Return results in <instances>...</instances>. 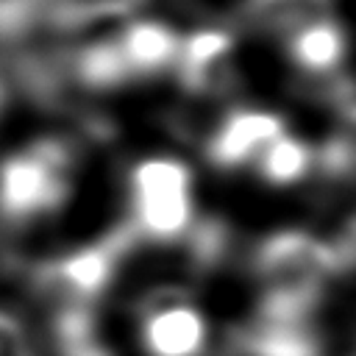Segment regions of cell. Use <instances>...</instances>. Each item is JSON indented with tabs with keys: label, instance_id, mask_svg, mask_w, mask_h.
<instances>
[{
	"label": "cell",
	"instance_id": "cell-7",
	"mask_svg": "<svg viewBox=\"0 0 356 356\" xmlns=\"http://www.w3.org/2000/svg\"><path fill=\"white\" fill-rule=\"evenodd\" d=\"M181 78L197 92H222L231 83V36L200 31L181 42L175 58Z\"/></svg>",
	"mask_w": 356,
	"mask_h": 356
},
{
	"label": "cell",
	"instance_id": "cell-11",
	"mask_svg": "<svg viewBox=\"0 0 356 356\" xmlns=\"http://www.w3.org/2000/svg\"><path fill=\"white\" fill-rule=\"evenodd\" d=\"M314 156L309 150L306 142H300L298 136H289L286 131L273 139L261 153L259 159L253 161L256 172L267 181V184H275V186H286V184H295L300 181L309 167H312Z\"/></svg>",
	"mask_w": 356,
	"mask_h": 356
},
{
	"label": "cell",
	"instance_id": "cell-9",
	"mask_svg": "<svg viewBox=\"0 0 356 356\" xmlns=\"http://www.w3.org/2000/svg\"><path fill=\"white\" fill-rule=\"evenodd\" d=\"M286 50L292 61L306 72H331L345 56V33L334 19L323 17L292 31Z\"/></svg>",
	"mask_w": 356,
	"mask_h": 356
},
{
	"label": "cell",
	"instance_id": "cell-6",
	"mask_svg": "<svg viewBox=\"0 0 356 356\" xmlns=\"http://www.w3.org/2000/svg\"><path fill=\"white\" fill-rule=\"evenodd\" d=\"M284 134V120L273 111L261 108H239L231 111L217 131L209 136L206 153L220 167L253 164L259 153Z\"/></svg>",
	"mask_w": 356,
	"mask_h": 356
},
{
	"label": "cell",
	"instance_id": "cell-8",
	"mask_svg": "<svg viewBox=\"0 0 356 356\" xmlns=\"http://www.w3.org/2000/svg\"><path fill=\"white\" fill-rule=\"evenodd\" d=\"M117 44L134 75V72H156L175 64L181 39L167 25L142 19L125 25V31L117 36Z\"/></svg>",
	"mask_w": 356,
	"mask_h": 356
},
{
	"label": "cell",
	"instance_id": "cell-2",
	"mask_svg": "<svg viewBox=\"0 0 356 356\" xmlns=\"http://www.w3.org/2000/svg\"><path fill=\"white\" fill-rule=\"evenodd\" d=\"M131 217L134 228L150 239H178L192 225L195 195L192 172L184 161L170 156H150L134 164L131 178Z\"/></svg>",
	"mask_w": 356,
	"mask_h": 356
},
{
	"label": "cell",
	"instance_id": "cell-5",
	"mask_svg": "<svg viewBox=\"0 0 356 356\" xmlns=\"http://www.w3.org/2000/svg\"><path fill=\"white\" fill-rule=\"evenodd\" d=\"M139 337L147 356H200L209 339V323L195 303L170 298L142 314Z\"/></svg>",
	"mask_w": 356,
	"mask_h": 356
},
{
	"label": "cell",
	"instance_id": "cell-1",
	"mask_svg": "<svg viewBox=\"0 0 356 356\" xmlns=\"http://www.w3.org/2000/svg\"><path fill=\"white\" fill-rule=\"evenodd\" d=\"M270 320H298L317 300L334 273L331 248L303 231H278L267 236L253 259Z\"/></svg>",
	"mask_w": 356,
	"mask_h": 356
},
{
	"label": "cell",
	"instance_id": "cell-15",
	"mask_svg": "<svg viewBox=\"0 0 356 356\" xmlns=\"http://www.w3.org/2000/svg\"><path fill=\"white\" fill-rule=\"evenodd\" d=\"M342 139H345V145L350 147V153H353V161H356V106L350 108V120H348V134H345Z\"/></svg>",
	"mask_w": 356,
	"mask_h": 356
},
{
	"label": "cell",
	"instance_id": "cell-12",
	"mask_svg": "<svg viewBox=\"0 0 356 356\" xmlns=\"http://www.w3.org/2000/svg\"><path fill=\"white\" fill-rule=\"evenodd\" d=\"M75 72L86 86H114L131 75L117 39H97L75 56Z\"/></svg>",
	"mask_w": 356,
	"mask_h": 356
},
{
	"label": "cell",
	"instance_id": "cell-13",
	"mask_svg": "<svg viewBox=\"0 0 356 356\" xmlns=\"http://www.w3.org/2000/svg\"><path fill=\"white\" fill-rule=\"evenodd\" d=\"M248 356H317L314 342L295 320H270L250 334Z\"/></svg>",
	"mask_w": 356,
	"mask_h": 356
},
{
	"label": "cell",
	"instance_id": "cell-3",
	"mask_svg": "<svg viewBox=\"0 0 356 356\" xmlns=\"http://www.w3.org/2000/svg\"><path fill=\"white\" fill-rule=\"evenodd\" d=\"M70 189V159L58 142H36L0 161V211L25 222L53 211Z\"/></svg>",
	"mask_w": 356,
	"mask_h": 356
},
{
	"label": "cell",
	"instance_id": "cell-10",
	"mask_svg": "<svg viewBox=\"0 0 356 356\" xmlns=\"http://www.w3.org/2000/svg\"><path fill=\"white\" fill-rule=\"evenodd\" d=\"M328 0H248L242 19L253 31L292 33L309 22L323 19Z\"/></svg>",
	"mask_w": 356,
	"mask_h": 356
},
{
	"label": "cell",
	"instance_id": "cell-14",
	"mask_svg": "<svg viewBox=\"0 0 356 356\" xmlns=\"http://www.w3.org/2000/svg\"><path fill=\"white\" fill-rule=\"evenodd\" d=\"M0 356H31L22 325L6 312H0Z\"/></svg>",
	"mask_w": 356,
	"mask_h": 356
},
{
	"label": "cell",
	"instance_id": "cell-4",
	"mask_svg": "<svg viewBox=\"0 0 356 356\" xmlns=\"http://www.w3.org/2000/svg\"><path fill=\"white\" fill-rule=\"evenodd\" d=\"M117 245L83 248L42 270V292L58 312H86L114 270Z\"/></svg>",
	"mask_w": 356,
	"mask_h": 356
}]
</instances>
